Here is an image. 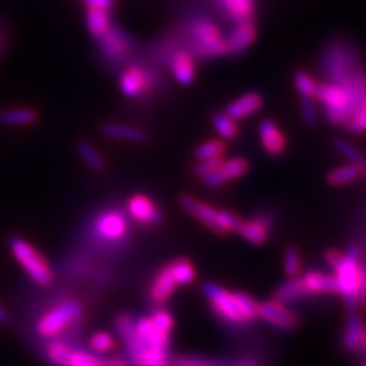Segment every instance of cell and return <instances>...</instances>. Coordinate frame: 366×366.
Listing matches in <instances>:
<instances>
[{
    "label": "cell",
    "mask_w": 366,
    "mask_h": 366,
    "mask_svg": "<svg viewBox=\"0 0 366 366\" xmlns=\"http://www.w3.org/2000/svg\"><path fill=\"white\" fill-rule=\"evenodd\" d=\"M84 308L73 298H63L51 304L36 322V333L41 340L60 339L69 331L80 328Z\"/></svg>",
    "instance_id": "1"
},
{
    "label": "cell",
    "mask_w": 366,
    "mask_h": 366,
    "mask_svg": "<svg viewBox=\"0 0 366 366\" xmlns=\"http://www.w3.org/2000/svg\"><path fill=\"white\" fill-rule=\"evenodd\" d=\"M9 249L32 283L40 287H48L52 284L53 272L48 260L29 241L13 235L9 239Z\"/></svg>",
    "instance_id": "2"
},
{
    "label": "cell",
    "mask_w": 366,
    "mask_h": 366,
    "mask_svg": "<svg viewBox=\"0 0 366 366\" xmlns=\"http://www.w3.org/2000/svg\"><path fill=\"white\" fill-rule=\"evenodd\" d=\"M324 109V115L331 125H345L354 113L350 93L336 83H319L316 98Z\"/></svg>",
    "instance_id": "3"
},
{
    "label": "cell",
    "mask_w": 366,
    "mask_h": 366,
    "mask_svg": "<svg viewBox=\"0 0 366 366\" xmlns=\"http://www.w3.org/2000/svg\"><path fill=\"white\" fill-rule=\"evenodd\" d=\"M360 68L356 51L343 43L331 45L324 57V69L330 83H339Z\"/></svg>",
    "instance_id": "4"
},
{
    "label": "cell",
    "mask_w": 366,
    "mask_h": 366,
    "mask_svg": "<svg viewBox=\"0 0 366 366\" xmlns=\"http://www.w3.org/2000/svg\"><path fill=\"white\" fill-rule=\"evenodd\" d=\"M202 290L203 293L209 298L215 313L220 318L231 322V324H244L246 319L241 313V310L239 304H236L234 295L229 293L228 290H224L212 283L203 284Z\"/></svg>",
    "instance_id": "5"
},
{
    "label": "cell",
    "mask_w": 366,
    "mask_h": 366,
    "mask_svg": "<svg viewBox=\"0 0 366 366\" xmlns=\"http://www.w3.org/2000/svg\"><path fill=\"white\" fill-rule=\"evenodd\" d=\"M336 273L339 283V293L345 296L348 304L352 305L363 281L359 260H352V258H348L343 253L340 264L336 267Z\"/></svg>",
    "instance_id": "6"
},
{
    "label": "cell",
    "mask_w": 366,
    "mask_h": 366,
    "mask_svg": "<svg viewBox=\"0 0 366 366\" xmlns=\"http://www.w3.org/2000/svg\"><path fill=\"white\" fill-rule=\"evenodd\" d=\"M192 36L197 40L204 57L228 56V49H226L224 38H221V32L211 21H197L192 26Z\"/></svg>",
    "instance_id": "7"
},
{
    "label": "cell",
    "mask_w": 366,
    "mask_h": 366,
    "mask_svg": "<svg viewBox=\"0 0 366 366\" xmlns=\"http://www.w3.org/2000/svg\"><path fill=\"white\" fill-rule=\"evenodd\" d=\"M93 232L104 241H121L127 234V220L120 211H104L95 220Z\"/></svg>",
    "instance_id": "8"
},
{
    "label": "cell",
    "mask_w": 366,
    "mask_h": 366,
    "mask_svg": "<svg viewBox=\"0 0 366 366\" xmlns=\"http://www.w3.org/2000/svg\"><path fill=\"white\" fill-rule=\"evenodd\" d=\"M258 316L279 330H293L299 324V319L293 311H290L284 303L275 299L258 304Z\"/></svg>",
    "instance_id": "9"
},
{
    "label": "cell",
    "mask_w": 366,
    "mask_h": 366,
    "mask_svg": "<svg viewBox=\"0 0 366 366\" xmlns=\"http://www.w3.org/2000/svg\"><path fill=\"white\" fill-rule=\"evenodd\" d=\"M98 46L107 60L116 61L130 52L133 41L130 36H127L122 29L110 26V29L98 38Z\"/></svg>",
    "instance_id": "10"
},
{
    "label": "cell",
    "mask_w": 366,
    "mask_h": 366,
    "mask_svg": "<svg viewBox=\"0 0 366 366\" xmlns=\"http://www.w3.org/2000/svg\"><path fill=\"white\" fill-rule=\"evenodd\" d=\"M180 204L183 206V209L189 212L192 217H196L200 223H203L212 232L226 235V231L221 228L220 220H219V211L214 209L211 204H206L197 199H194V197L188 196V194L180 197Z\"/></svg>",
    "instance_id": "11"
},
{
    "label": "cell",
    "mask_w": 366,
    "mask_h": 366,
    "mask_svg": "<svg viewBox=\"0 0 366 366\" xmlns=\"http://www.w3.org/2000/svg\"><path fill=\"white\" fill-rule=\"evenodd\" d=\"M256 40V28L251 19L239 20L231 34L224 38L228 56H239L249 49Z\"/></svg>",
    "instance_id": "12"
},
{
    "label": "cell",
    "mask_w": 366,
    "mask_h": 366,
    "mask_svg": "<svg viewBox=\"0 0 366 366\" xmlns=\"http://www.w3.org/2000/svg\"><path fill=\"white\" fill-rule=\"evenodd\" d=\"M258 135L263 150L268 156H283L287 150V137L284 132L272 120H263L258 125Z\"/></svg>",
    "instance_id": "13"
},
{
    "label": "cell",
    "mask_w": 366,
    "mask_h": 366,
    "mask_svg": "<svg viewBox=\"0 0 366 366\" xmlns=\"http://www.w3.org/2000/svg\"><path fill=\"white\" fill-rule=\"evenodd\" d=\"M127 208L137 223L159 224L164 220V215L156 206L155 202L147 196H142V194H136V196L128 199Z\"/></svg>",
    "instance_id": "14"
},
{
    "label": "cell",
    "mask_w": 366,
    "mask_h": 366,
    "mask_svg": "<svg viewBox=\"0 0 366 366\" xmlns=\"http://www.w3.org/2000/svg\"><path fill=\"white\" fill-rule=\"evenodd\" d=\"M150 85H152L150 75L142 68L137 66L127 68L120 78L121 92L127 98H137V96L148 90Z\"/></svg>",
    "instance_id": "15"
},
{
    "label": "cell",
    "mask_w": 366,
    "mask_h": 366,
    "mask_svg": "<svg viewBox=\"0 0 366 366\" xmlns=\"http://www.w3.org/2000/svg\"><path fill=\"white\" fill-rule=\"evenodd\" d=\"M263 104L264 98L260 92H249L241 95L240 98H236L235 101L226 105L224 113L231 116L232 120L240 121L255 115L256 112H260Z\"/></svg>",
    "instance_id": "16"
},
{
    "label": "cell",
    "mask_w": 366,
    "mask_h": 366,
    "mask_svg": "<svg viewBox=\"0 0 366 366\" xmlns=\"http://www.w3.org/2000/svg\"><path fill=\"white\" fill-rule=\"evenodd\" d=\"M171 72H173L174 80L180 85H191L196 81V61L187 51L176 52L171 58Z\"/></svg>",
    "instance_id": "17"
},
{
    "label": "cell",
    "mask_w": 366,
    "mask_h": 366,
    "mask_svg": "<svg viewBox=\"0 0 366 366\" xmlns=\"http://www.w3.org/2000/svg\"><path fill=\"white\" fill-rule=\"evenodd\" d=\"M101 132L104 136L117 139V141H127V142H135V144H145L148 141L147 133L141 128L125 125V124H117V122H107L101 127Z\"/></svg>",
    "instance_id": "18"
},
{
    "label": "cell",
    "mask_w": 366,
    "mask_h": 366,
    "mask_svg": "<svg viewBox=\"0 0 366 366\" xmlns=\"http://www.w3.org/2000/svg\"><path fill=\"white\" fill-rule=\"evenodd\" d=\"M136 335L141 338V340L147 345L168 348V333L160 331L155 324L152 318H142L135 322Z\"/></svg>",
    "instance_id": "19"
},
{
    "label": "cell",
    "mask_w": 366,
    "mask_h": 366,
    "mask_svg": "<svg viewBox=\"0 0 366 366\" xmlns=\"http://www.w3.org/2000/svg\"><path fill=\"white\" fill-rule=\"evenodd\" d=\"M176 287H177V283L168 264L157 273L155 279V283L152 286V299L157 304L167 303V300L171 298V295L174 293Z\"/></svg>",
    "instance_id": "20"
},
{
    "label": "cell",
    "mask_w": 366,
    "mask_h": 366,
    "mask_svg": "<svg viewBox=\"0 0 366 366\" xmlns=\"http://www.w3.org/2000/svg\"><path fill=\"white\" fill-rule=\"evenodd\" d=\"M308 293H339V283L336 276L319 272H308L300 278Z\"/></svg>",
    "instance_id": "21"
},
{
    "label": "cell",
    "mask_w": 366,
    "mask_h": 366,
    "mask_svg": "<svg viewBox=\"0 0 366 366\" xmlns=\"http://www.w3.org/2000/svg\"><path fill=\"white\" fill-rule=\"evenodd\" d=\"M38 120V113L29 107H17L0 112V124L6 127H25L34 124Z\"/></svg>",
    "instance_id": "22"
},
{
    "label": "cell",
    "mask_w": 366,
    "mask_h": 366,
    "mask_svg": "<svg viewBox=\"0 0 366 366\" xmlns=\"http://www.w3.org/2000/svg\"><path fill=\"white\" fill-rule=\"evenodd\" d=\"M239 232L247 241L253 244H264L268 236V220L263 217H256L251 221L243 220Z\"/></svg>",
    "instance_id": "23"
},
{
    "label": "cell",
    "mask_w": 366,
    "mask_h": 366,
    "mask_svg": "<svg viewBox=\"0 0 366 366\" xmlns=\"http://www.w3.org/2000/svg\"><path fill=\"white\" fill-rule=\"evenodd\" d=\"M85 26L95 38L103 37L112 26L109 11L88 8V11H85Z\"/></svg>",
    "instance_id": "24"
},
{
    "label": "cell",
    "mask_w": 366,
    "mask_h": 366,
    "mask_svg": "<svg viewBox=\"0 0 366 366\" xmlns=\"http://www.w3.org/2000/svg\"><path fill=\"white\" fill-rule=\"evenodd\" d=\"M365 339H366V330L362 324L360 318L356 313H350L343 343H345V347L348 350L354 351L365 345Z\"/></svg>",
    "instance_id": "25"
},
{
    "label": "cell",
    "mask_w": 366,
    "mask_h": 366,
    "mask_svg": "<svg viewBox=\"0 0 366 366\" xmlns=\"http://www.w3.org/2000/svg\"><path fill=\"white\" fill-rule=\"evenodd\" d=\"M362 177V168L357 164H347L328 171L327 182L331 187H343Z\"/></svg>",
    "instance_id": "26"
},
{
    "label": "cell",
    "mask_w": 366,
    "mask_h": 366,
    "mask_svg": "<svg viewBox=\"0 0 366 366\" xmlns=\"http://www.w3.org/2000/svg\"><path fill=\"white\" fill-rule=\"evenodd\" d=\"M72 345L63 339H52L46 342L45 356L52 366H66Z\"/></svg>",
    "instance_id": "27"
},
{
    "label": "cell",
    "mask_w": 366,
    "mask_h": 366,
    "mask_svg": "<svg viewBox=\"0 0 366 366\" xmlns=\"http://www.w3.org/2000/svg\"><path fill=\"white\" fill-rule=\"evenodd\" d=\"M308 295L307 288L304 287V283L300 278L293 276L290 281L284 283L281 287L276 290L275 293V300H279V303H290V300L303 298Z\"/></svg>",
    "instance_id": "28"
},
{
    "label": "cell",
    "mask_w": 366,
    "mask_h": 366,
    "mask_svg": "<svg viewBox=\"0 0 366 366\" xmlns=\"http://www.w3.org/2000/svg\"><path fill=\"white\" fill-rule=\"evenodd\" d=\"M211 121H212L215 132L220 135L223 141H232V139H235L240 133L239 125H236V121L232 120V117L226 115L224 112L223 113H214Z\"/></svg>",
    "instance_id": "29"
},
{
    "label": "cell",
    "mask_w": 366,
    "mask_h": 366,
    "mask_svg": "<svg viewBox=\"0 0 366 366\" xmlns=\"http://www.w3.org/2000/svg\"><path fill=\"white\" fill-rule=\"evenodd\" d=\"M293 83L299 96H307V98H313V100L316 98L319 83L311 77L307 70H296L293 75Z\"/></svg>",
    "instance_id": "30"
},
{
    "label": "cell",
    "mask_w": 366,
    "mask_h": 366,
    "mask_svg": "<svg viewBox=\"0 0 366 366\" xmlns=\"http://www.w3.org/2000/svg\"><path fill=\"white\" fill-rule=\"evenodd\" d=\"M249 169H251L249 160L244 157H234L229 160H223V164L220 165V171L226 180L239 179L244 176Z\"/></svg>",
    "instance_id": "31"
},
{
    "label": "cell",
    "mask_w": 366,
    "mask_h": 366,
    "mask_svg": "<svg viewBox=\"0 0 366 366\" xmlns=\"http://www.w3.org/2000/svg\"><path fill=\"white\" fill-rule=\"evenodd\" d=\"M66 366H107V363L105 360L96 356V354L72 347L69 351Z\"/></svg>",
    "instance_id": "32"
},
{
    "label": "cell",
    "mask_w": 366,
    "mask_h": 366,
    "mask_svg": "<svg viewBox=\"0 0 366 366\" xmlns=\"http://www.w3.org/2000/svg\"><path fill=\"white\" fill-rule=\"evenodd\" d=\"M78 153L84 162L88 164V167L92 168L93 171H98V173H101V171L105 169V162H104L103 156L98 153V150H96L90 142L81 141L78 144Z\"/></svg>",
    "instance_id": "33"
},
{
    "label": "cell",
    "mask_w": 366,
    "mask_h": 366,
    "mask_svg": "<svg viewBox=\"0 0 366 366\" xmlns=\"http://www.w3.org/2000/svg\"><path fill=\"white\" fill-rule=\"evenodd\" d=\"M169 268L171 272H173V276L177 284L188 286L194 281V278H196L194 266L187 260V258H179V260L169 263Z\"/></svg>",
    "instance_id": "34"
},
{
    "label": "cell",
    "mask_w": 366,
    "mask_h": 366,
    "mask_svg": "<svg viewBox=\"0 0 366 366\" xmlns=\"http://www.w3.org/2000/svg\"><path fill=\"white\" fill-rule=\"evenodd\" d=\"M224 152H226V145L221 139H209V141L196 147V150H194V159L203 160V159L221 157Z\"/></svg>",
    "instance_id": "35"
},
{
    "label": "cell",
    "mask_w": 366,
    "mask_h": 366,
    "mask_svg": "<svg viewBox=\"0 0 366 366\" xmlns=\"http://www.w3.org/2000/svg\"><path fill=\"white\" fill-rule=\"evenodd\" d=\"M333 147H335V150L340 156L345 157L351 164L360 165L366 160L360 150H357L351 142H348L347 139H343V137L333 139Z\"/></svg>",
    "instance_id": "36"
},
{
    "label": "cell",
    "mask_w": 366,
    "mask_h": 366,
    "mask_svg": "<svg viewBox=\"0 0 366 366\" xmlns=\"http://www.w3.org/2000/svg\"><path fill=\"white\" fill-rule=\"evenodd\" d=\"M351 135H363L366 133V96L359 105V109L352 113V116L345 124Z\"/></svg>",
    "instance_id": "37"
},
{
    "label": "cell",
    "mask_w": 366,
    "mask_h": 366,
    "mask_svg": "<svg viewBox=\"0 0 366 366\" xmlns=\"http://www.w3.org/2000/svg\"><path fill=\"white\" fill-rule=\"evenodd\" d=\"M234 298L236 300V304H239L246 320H253L258 316V304L249 295L244 292H239V293H234Z\"/></svg>",
    "instance_id": "38"
},
{
    "label": "cell",
    "mask_w": 366,
    "mask_h": 366,
    "mask_svg": "<svg viewBox=\"0 0 366 366\" xmlns=\"http://www.w3.org/2000/svg\"><path fill=\"white\" fill-rule=\"evenodd\" d=\"M300 113H303V121L308 127H315L318 124V107L316 100L300 96Z\"/></svg>",
    "instance_id": "39"
},
{
    "label": "cell",
    "mask_w": 366,
    "mask_h": 366,
    "mask_svg": "<svg viewBox=\"0 0 366 366\" xmlns=\"http://www.w3.org/2000/svg\"><path fill=\"white\" fill-rule=\"evenodd\" d=\"M284 271L290 278L298 276L300 271V256L293 246H288L284 251Z\"/></svg>",
    "instance_id": "40"
},
{
    "label": "cell",
    "mask_w": 366,
    "mask_h": 366,
    "mask_svg": "<svg viewBox=\"0 0 366 366\" xmlns=\"http://www.w3.org/2000/svg\"><path fill=\"white\" fill-rule=\"evenodd\" d=\"M223 164V157H214V159H203V160H197V164L192 167V173L196 174L197 177H204L206 174L212 173L217 168H220V165Z\"/></svg>",
    "instance_id": "41"
},
{
    "label": "cell",
    "mask_w": 366,
    "mask_h": 366,
    "mask_svg": "<svg viewBox=\"0 0 366 366\" xmlns=\"http://www.w3.org/2000/svg\"><path fill=\"white\" fill-rule=\"evenodd\" d=\"M90 347L96 352H107L113 348V338L105 331L95 333L90 338Z\"/></svg>",
    "instance_id": "42"
},
{
    "label": "cell",
    "mask_w": 366,
    "mask_h": 366,
    "mask_svg": "<svg viewBox=\"0 0 366 366\" xmlns=\"http://www.w3.org/2000/svg\"><path fill=\"white\" fill-rule=\"evenodd\" d=\"M219 220H220L221 228L226 231V234L232 232V231L239 232L240 226L243 223V219L239 217V215H235V214H232L229 211H224V209L219 211Z\"/></svg>",
    "instance_id": "43"
},
{
    "label": "cell",
    "mask_w": 366,
    "mask_h": 366,
    "mask_svg": "<svg viewBox=\"0 0 366 366\" xmlns=\"http://www.w3.org/2000/svg\"><path fill=\"white\" fill-rule=\"evenodd\" d=\"M255 9L253 0H235V20H246L252 19Z\"/></svg>",
    "instance_id": "44"
},
{
    "label": "cell",
    "mask_w": 366,
    "mask_h": 366,
    "mask_svg": "<svg viewBox=\"0 0 366 366\" xmlns=\"http://www.w3.org/2000/svg\"><path fill=\"white\" fill-rule=\"evenodd\" d=\"M153 324L164 333H169L173 328V316H171L167 310H157L152 318Z\"/></svg>",
    "instance_id": "45"
},
{
    "label": "cell",
    "mask_w": 366,
    "mask_h": 366,
    "mask_svg": "<svg viewBox=\"0 0 366 366\" xmlns=\"http://www.w3.org/2000/svg\"><path fill=\"white\" fill-rule=\"evenodd\" d=\"M226 182H228V180H226L224 176L221 174L220 168H217L215 171H212V173H209V174H206V176L203 177L204 187H208V188H219V187L224 185Z\"/></svg>",
    "instance_id": "46"
},
{
    "label": "cell",
    "mask_w": 366,
    "mask_h": 366,
    "mask_svg": "<svg viewBox=\"0 0 366 366\" xmlns=\"http://www.w3.org/2000/svg\"><path fill=\"white\" fill-rule=\"evenodd\" d=\"M88 8H95V9H104V11H110L116 8L117 0H80Z\"/></svg>",
    "instance_id": "47"
},
{
    "label": "cell",
    "mask_w": 366,
    "mask_h": 366,
    "mask_svg": "<svg viewBox=\"0 0 366 366\" xmlns=\"http://www.w3.org/2000/svg\"><path fill=\"white\" fill-rule=\"evenodd\" d=\"M342 258H343V255H342L340 252L335 251V249H331V251H328V252L325 253V260H327V263H328L333 268H335V271H336V267L340 264Z\"/></svg>",
    "instance_id": "48"
},
{
    "label": "cell",
    "mask_w": 366,
    "mask_h": 366,
    "mask_svg": "<svg viewBox=\"0 0 366 366\" xmlns=\"http://www.w3.org/2000/svg\"><path fill=\"white\" fill-rule=\"evenodd\" d=\"M177 366H219V365H214L211 362L200 360V359H180L177 362Z\"/></svg>",
    "instance_id": "49"
},
{
    "label": "cell",
    "mask_w": 366,
    "mask_h": 366,
    "mask_svg": "<svg viewBox=\"0 0 366 366\" xmlns=\"http://www.w3.org/2000/svg\"><path fill=\"white\" fill-rule=\"evenodd\" d=\"M0 322H8V313L2 307H0Z\"/></svg>",
    "instance_id": "50"
},
{
    "label": "cell",
    "mask_w": 366,
    "mask_h": 366,
    "mask_svg": "<svg viewBox=\"0 0 366 366\" xmlns=\"http://www.w3.org/2000/svg\"><path fill=\"white\" fill-rule=\"evenodd\" d=\"M239 366H258V365L253 362H241Z\"/></svg>",
    "instance_id": "51"
},
{
    "label": "cell",
    "mask_w": 366,
    "mask_h": 366,
    "mask_svg": "<svg viewBox=\"0 0 366 366\" xmlns=\"http://www.w3.org/2000/svg\"><path fill=\"white\" fill-rule=\"evenodd\" d=\"M360 168H362V176L366 177V160H365L363 164H360Z\"/></svg>",
    "instance_id": "52"
},
{
    "label": "cell",
    "mask_w": 366,
    "mask_h": 366,
    "mask_svg": "<svg viewBox=\"0 0 366 366\" xmlns=\"http://www.w3.org/2000/svg\"><path fill=\"white\" fill-rule=\"evenodd\" d=\"M362 366H366V362H365V363H362Z\"/></svg>",
    "instance_id": "53"
},
{
    "label": "cell",
    "mask_w": 366,
    "mask_h": 366,
    "mask_svg": "<svg viewBox=\"0 0 366 366\" xmlns=\"http://www.w3.org/2000/svg\"><path fill=\"white\" fill-rule=\"evenodd\" d=\"M365 345H366V339H365Z\"/></svg>",
    "instance_id": "54"
}]
</instances>
